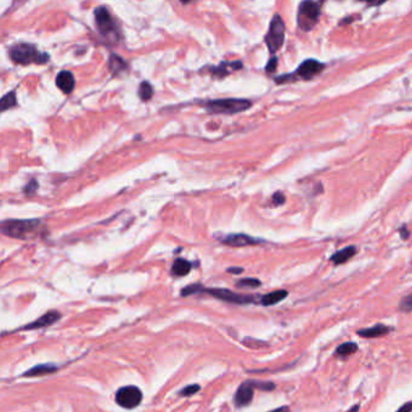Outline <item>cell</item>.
I'll use <instances>...</instances> for the list:
<instances>
[{
  "label": "cell",
  "instance_id": "1",
  "mask_svg": "<svg viewBox=\"0 0 412 412\" xmlns=\"http://www.w3.org/2000/svg\"><path fill=\"white\" fill-rule=\"evenodd\" d=\"M10 57L15 63L28 66V64H45L49 62L50 56L45 52H40L32 44H19L10 50Z\"/></svg>",
  "mask_w": 412,
  "mask_h": 412
},
{
  "label": "cell",
  "instance_id": "2",
  "mask_svg": "<svg viewBox=\"0 0 412 412\" xmlns=\"http://www.w3.org/2000/svg\"><path fill=\"white\" fill-rule=\"evenodd\" d=\"M39 220H8L2 224V232L14 238H29L39 232Z\"/></svg>",
  "mask_w": 412,
  "mask_h": 412
},
{
  "label": "cell",
  "instance_id": "3",
  "mask_svg": "<svg viewBox=\"0 0 412 412\" xmlns=\"http://www.w3.org/2000/svg\"><path fill=\"white\" fill-rule=\"evenodd\" d=\"M251 106V102L248 99H215L206 103L204 108L209 112L214 114H237V112L248 110Z\"/></svg>",
  "mask_w": 412,
  "mask_h": 412
},
{
  "label": "cell",
  "instance_id": "4",
  "mask_svg": "<svg viewBox=\"0 0 412 412\" xmlns=\"http://www.w3.org/2000/svg\"><path fill=\"white\" fill-rule=\"evenodd\" d=\"M322 3L302 2L298 11V25L304 32H311L321 17Z\"/></svg>",
  "mask_w": 412,
  "mask_h": 412
},
{
  "label": "cell",
  "instance_id": "5",
  "mask_svg": "<svg viewBox=\"0 0 412 412\" xmlns=\"http://www.w3.org/2000/svg\"><path fill=\"white\" fill-rule=\"evenodd\" d=\"M284 38H286V26L280 15H274L269 25L268 33L265 37V43L269 52H277L283 46Z\"/></svg>",
  "mask_w": 412,
  "mask_h": 412
},
{
  "label": "cell",
  "instance_id": "6",
  "mask_svg": "<svg viewBox=\"0 0 412 412\" xmlns=\"http://www.w3.org/2000/svg\"><path fill=\"white\" fill-rule=\"evenodd\" d=\"M202 292H206L207 294L213 296V298L219 299V300L232 302V304H238V305L256 304V302H260V300H261V296L237 294V293H233V292H231V290H227V289H206V288H203Z\"/></svg>",
  "mask_w": 412,
  "mask_h": 412
},
{
  "label": "cell",
  "instance_id": "7",
  "mask_svg": "<svg viewBox=\"0 0 412 412\" xmlns=\"http://www.w3.org/2000/svg\"><path fill=\"white\" fill-rule=\"evenodd\" d=\"M142 399H143V393L135 386H126L120 388L115 395V400H116L117 405H120L123 408H131L137 407L141 404Z\"/></svg>",
  "mask_w": 412,
  "mask_h": 412
},
{
  "label": "cell",
  "instance_id": "8",
  "mask_svg": "<svg viewBox=\"0 0 412 412\" xmlns=\"http://www.w3.org/2000/svg\"><path fill=\"white\" fill-rule=\"evenodd\" d=\"M94 19H96L97 28H98L100 34L104 35L105 38H116V25H115L114 20L109 14L108 9H105L104 7L97 8L94 10Z\"/></svg>",
  "mask_w": 412,
  "mask_h": 412
},
{
  "label": "cell",
  "instance_id": "9",
  "mask_svg": "<svg viewBox=\"0 0 412 412\" xmlns=\"http://www.w3.org/2000/svg\"><path fill=\"white\" fill-rule=\"evenodd\" d=\"M324 64L321 63V62L316 61V59H307L299 66L295 75L300 79L311 80L314 76L319 75L324 70Z\"/></svg>",
  "mask_w": 412,
  "mask_h": 412
},
{
  "label": "cell",
  "instance_id": "10",
  "mask_svg": "<svg viewBox=\"0 0 412 412\" xmlns=\"http://www.w3.org/2000/svg\"><path fill=\"white\" fill-rule=\"evenodd\" d=\"M254 389H255V387H254L253 381H245L244 383H242L235 394L236 406L243 407V406L250 404L254 396Z\"/></svg>",
  "mask_w": 412,
  "mask_h": 412
},
{
  "label": "cell",
  "instance_id": "11",
  "mask_svg": "<svg viewBox=\"0 0 412 412\" xmlns=\"http://www.w3.org/2000/svg\"><path fill=\"white\" fill-rule=\"evenodd\" d=\"M224 244L230 245V247H245V245H254L261 243L260 239L253 238V237L244 235V233H232L227 235L221 239Z\"/></svg>",
  "mask_w": 412,
  "mask_h": 412
},
{
  "label": "cell",
  "instance_id": "12",
  "mask_svg": "<svg viewBox=\"0 0 412 412\" xmlns=\"http://www.w3.org/2000/svg\"><path fill=\"white\" fill-rule=\"evenodd\" d=\"M59 318H61V313L57 312V311H50V312H46L44 316H41L39 319H37V321L29 323V324L26 325L23 329H26V330H33V329H41L49 327V325L57 322Z\"/></svg>",
  "mask_w": 412,
  "mask_h": 412
},
{
  "label": "cell",
  "instance_id": "13",
  "mask_svg": "<svg viewBox=\"0 0 412 412\" xmlns=\"http://www.w3.org/2000/svg\"><path fill=\"white\" fill-rule=\"evenodd\" d=\"M56 85L57 87L61 90L63 93H70L74 90V86H75V79H74V75L68 70H62L61 73H58L57 78H56Z\"/></svg>",
  "mask_w": 412,
  "mask_h": 412
},
{
  "label": "cell",
  "instance_id": "14",
  "mask_svg": "<svg viewBox=\"0 0 412 412\" xmlns=\"http://www.w3.org/2000/svg\"><path fill=\"white\" fill-rule=\"evenodd\" d=\"M389 331V327H386L384 324H376L375 327L360 329V330H358V335L361 337H366V339H375V337L384 336V335H387Z\"/></svg>",
  "mask_w": 412,
  "mask_h": 412
},
{
  "label": "cell",
  "instance_id": "15",
  "mask_svg": "<svg viewBox=\"0 0 412 412\" xmlns=\"http://www.w3.org/2000/svg\"><path fill=\"white\" fill-rule=\"evenodd\" d=\"M355 254H357V247L354 245H348V247L341 249V250L335 253L333 256L330 257V261L334 262V265H341L352 259Z\"/></svg>",
  "mask_w": 412,
  "mask_h": 412
},
{
  "label": "cell",
  "instance_id": "16",
  "mask_svg": "<svg viewBox=\"0 0 412 412\" xmlns=\"http://www.w3.org/2000/svg\"><path fill=\"white\" fill-rule=\"evenodd\" d=\"M287 296H288V292H287V290H276V292L262 295L260 304H261L262 306H273V305L278 304V302L283 301Z\"/></svg>",
  "mask_w": 412,
  "mask_h": 412
},
{
  "label": "cell",
  "instance_id": "17",
  "mask_svg": "<svg viewBox=\"0 0 412 412\" xmlns=\"http://www.w3.org/2000/svg\"><path fill=\"white\" fill-rule=\"evenodd\" d=\"M191 262H189L188 260L177 259L173 266H172V273L177 276V277H183V276H186L191 271Z\"/></svg>",
  "mask_w": 412,
  "mask_h": 412
},
{
  "label": "cell",
  "instance_id": "18",
  "mask_svg": "<svg viewBox=\"0 0 412 412\" xmlns=\"http://www.w3.org/2000/svg\"><path fill=\"white\" fill-rule=\"evenodd\" d=\"M109 69H110V72L114 75H120L121 73L127 69V63L120 56L110 55V58H109Z\"/></svg>",
  "mask_w": 412,
  "mask_h": 412
},
{
  "label": "cell",
  "instance_id": "19",
  "mask_svg": "<svg viewBox=\"0 0 412 412\" xmlns=\"http://www.w3.org/2000/svg\"><path fill=\"white\" fill-rule=\"evenodd\" d=\"M57 370V366L51 365V364H41V365H37L34 367H32L31 370H28L25 375L27 377H33V376H43L47 375V373H52Z\"/></svg>",
  "mask_w": 412,
  "mask_h": 412
},
{
  "label": "cell",
  "instance_id": "20",
  "mask_svg": "<svg viewBox=\"0 0 412 412\" xmlns=\"http://www.w3.org/2000/svg\"><path fill=\"white\" fill-rule=\"evenodd\" d=\"M242 67H243L242 62H239V61L232 62V63H226V62H224V63H221L219 67H215L214 69H212V72L214 74H218L219 76H224V75H226L231 69L238 70V69H241Z\"/></svg>",
  "mask_w": 412,
  "mask_h": 412
},
{
  "label": "cell",
  "instance_id": "21",
  "mask_svg": "<svg viewBox=\"0 0 412 412\" xmlns=\"http://www.w3.org/2000/svg\"><path fill=\"white\" fill-rule=\"evenodd\" d=\"M358 351V345L355 342H346L340 345L336 348V355L339 357H348V355L354 354Z\"/></svg>",
  "mask_w": 412,
  "mask_h": 412
},
{
  "label": "cell",
  "instance_id": "22",
  "mask_svg": "<svg viewBox=\"0 0 412 412\" xmlns=\"http://www.w3.org/2000/svg\"><path fill=\"white\" fill-rule=\"evenodd\" d=\"M138 94H139V98H141L142 100H144V102L150 100L154 94V88H153V86L150 85V82H148V81L142 82V84L139 85Z\"/></svg>",
  "mask_w": 412,
  "mask_h": 412
},
{
  "label": "cell",
  "instance_id": "23",
  "mask_svg": "<svg viewBox=\"0 0 412 412\" xmlns=\"http://www.w3.org/2000/svg\"><path fill=\"white\" fill-rule=\"evenodd\" d=\"M17 104V99H16V92H9V93L5 94L2 98V102H0V105H2V110L5 111L8 109L13 108Z\"/></svg>",
  "mask_w": 412,
  "mask_h": 412
},
{
  "label": "cell",
  "instance_id": "24",
  "mask_svg": "<svg viewBox=\"0 0 412 412\" xmlns=\"http://www.w3.org/2000/svg\"><path fill=\"white\" fill-rule=\"evenodd\" d=\"M260 286H261V282L255 278H244L237 282V287L239 288H257Z\"/></svg>",
  "mask_w": 412,
  "mask_h": 412
},
{
  "label": "cell",
  "instance_id": "25",
  "mask_svg": "<svg viewBox=\"0 0 412 412\" xmlns=\"http://www.w3.org/2000/svg\"><path fill=\"white\" fill-rule=\"evenodd\" d=\"M253 384L254 387L256 388V389H261V390H265V392H269V390H273L276 386L274 383H272V382H263V381H253Z\"/></svg>",
  "mask_w": 412,
  "mask_h": 412
},
{
  "label": "cell",
  "instance_id": "26",
  "mask_svg": "<svg viewBox=\"0 0 412 412\" xmlns=\"http://www.w3.org/2000/svg\"><path fill=\"white\" fill-rule=\"evenodd\" d=\"M203 287L200 286V284H191V286L186 287L185 289L182 290V296H189V295H194L198 292H202Z\"/></svg>",
  "mask_w": 412,
  "mask_h": 412
},
{
  "label": "cell",
  "instance_id": "27",
  "mask_svg": "<svg viewBox=\"0 0 412 412\" xmlns=\"http://www.w3.org/2000/svg\"><path fill=\"white\" fill-rule=\"evenodd\" d=\"M198 390H200V386H198V384H190V386H186L185 388H183L179 394L182 396H190V395L196 394Z\"/></svg>",
  "mask_w": 412,
  "mask_h": 412
},
{
  "label": "cell",
  "instance_id": "28",
  "mask_svg": "<svg viewBox=\"0 0 412 412\" xmlns=\"http://www.w3.org/2000/svg\"><path fill=\"white\" fill-rule=\"evenodd\" d=\"M400 310L405 311V312H410V311H412V294L407 295L404 300L400 301Z\"/></svg>",
  "mask_w": 412,
  "mask_h": 412
},
{
  "label": "cell",
  "instance_id": "29",
  "mask_svg": "<svg viewBox=\"0 0 412 412\" xmlns=\"http://www.w3.org/2000/svg\"><path fill=\"white\" fill-rule=\"evenodd\" d=\"M37 189H38L37 180L32 179L31 182L27 184V186L25 188V192H26L27 195H32V194H34L35 191H37Z\"/></svg>",
  "mask_w": 412,
  "mask_h": 412
},
{
  "label": "cell",
  "instance_id": "30",
  "mask_svg": "<svg viewBox=\"0 0 412 412\" xmlns=\"http://www.w3.org/2000/svg\"><path fill=\"white\" fill-rule=\"evenodd\" d=\"M272 202H273L274 206H282V204L286 202V197L281 192H276L273 197H272Z\"/></svg>",
  "mask_w": 412,
  "mask_h": 412
},
{
  "label": "cell",
  "instance_id": "31",
  "mask_svg": "<svg viewBox=\"0 0 412 412\" xmlns=\"http://www.w3.org/2000/svg\"><path fill=\"white\" fill-rule=\"evenodd\" d=\"M277 66H278V59L276 58V57H272V58L268 61L267 66H266V72H268V73L274 72L276 68H277Z\"/></svg>",
  "mask_w": 412,
  "mask_h": 412
},
{
  "label": "cell",
  "instance_id": "32",
  "mask_svg": "<svg viewBox=\"0 0 412 412\" xmlns=\"http://www.w3.org/2000/svg\"><path fill=\"white\" fill-rule=\"evenodd\" d=\"M396 412H412V401L406 402V404L402 405L401 407H399Z\"/></svg>",
  "mask_w": 412,
  "mask_h": 412
},
{
  "label": "cell",
  "instance_id": "33",
  "mask_svg": "<svg viewBox=\"0 0 412 412\" xmlns=\"http://www.w3.org/2000/svg\"><path fill=\"white\" fill-rule=\"evenodd\" d=\"M227 272H230V273L239 274L243 272V268L242 267H230V268H227Z\"/></svg>",
  "mask_w": 412,
  "mask_h": 412
},
{
  "label": "cell",
  "instance_id": "34",
  "mask_svg": "<svg viewBox=\"0 0 412 412\" xmlns=\"http://www.w3.org/2000/svg\"><path fill=\"white\" fill-rule=\"evenodd\" d=\"M400 236H401L404 239H406L408 237V231L407 229H406V226H402L401 229H400Z\"/></svg>",
  "mask_w": 412,
  "mask_h": 412
},
{
  "label": "cell",
  "instance_id": "35",
  "mask_svg": "<svg viewBox=\"0 0 412 412\" xmlns=\"http://www.w3.org/2000/svg\"><path fill=\"white\" fill-rule=\"evenodd\" d=\"M269 412H289V407L288 406H282V407L274 408V410H272Z\"/></svg>",
  "mask_w": 412,
  "mask_h": 412
},
{
  "label": "cell",
  "instance_id": "36",
  "mask_svg": "<svg viewBox=\"0 0 412 412\" xmlns=\"http://www.w3.org/2000/svg\"><path fill=\"white\" fill-rule=\"evenodd\" d=\"M347 412H359V405H354L353 407L349 408V410Z\"/></svg>",
  "mask_w": 412,
  "mask_h": 412
}]
</instances>
